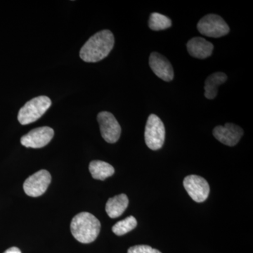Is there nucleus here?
<instances>
[{
	"instance_id": "obj_1",
	"label": "nucleus",
	"mask_w": 253,
	"mask_h": 253,
	"mask_svg": "<svg viewBox=\"0 0 253 253\" xmlns=\"http://www.w3.org/2000/svg\"><path fill=\"white\" fill-rule=\"evenodd\" d=\"M114 44V36L111 31L104 30L98 32L82 47L80 56L85 62H98L108 56Z\"/></svg>"
},
{
	"instance_id": "obj_2",
	"label": "nucleus",
	"mask_w": 253,
	"mask_h": 253,
	"mask_svg": "<svg viewBox=\"0 0 253 253\" xmlns=\"http://www.w3.org/2000/svg\"><path fill=\"white\" fill-rule=\"evenodd\" d=\"M101 230L99 219L91 213H79L73 218L71 231L73 237L82 244L94 242Z\"/></svg>"
},
{
	"instance_id": "obj_3",
	"label": "nucleus",
	"mask_w": 253,
	"mask_h": 253,
	"mask_svg": "<svg viewBox=\"0 0 253 253\" xmlns=\"http://www.w3.org/2000/svg\"><path fill=\"white\" fill-rule=\"evenodd\" d=\"M51 99L46 96H40L28 101L20 109L18 120L23 126L31 124L40 119L49 109Z\"/></svg>"
},
{
	"instance_id": "obj_4",
	"label": "nucleus",
	"mask_w": 253,
	"mask_h": 253,
	"mask_svg": "<svg viewBox=\"0 0 253 253\" xmlns=\"http://www.w3.org/2000/svg\"><path fill=\"white\" fill-rule=\"evenodd\" d=\"M145 141L150 149H161L166 139L164 124L156 115L151 114L148 118L144 133Z\"/></svg>"
},
{
	"instance_id": "obj_5",
	"label": "nucleus",
	"mask_w": 253,
	"mask_h": 253,
	"mask_svg": "<svg viewBox=\"0 0 253 253\" xmlns=\"http://www.w3.org/2000/svg\"><path fill=\"white\" fill-rule=\"evenodd\" d=\"M197 28L201 34L214 38L226 36L230 31L224 20L216 14H208L201 18Z\"/></svg>"
},
{
	"instance_id": "obj_6",
	"label": "nucleus",
	"mask_w": 253,
	"mask_h": 253,
	"mask_svg": "<svg viewBox=\"0 0 253 253\" xmlns=\"http://www.w3.org/2000/svg\"><path fill=\"white\" fill-rule=\"evenodd\" d=\"M101 136L106 142H117L121 134V126L112 113L108 111L100 112L97 116Z\"/></svg>"
},
{
	"instance_id": "obj_7",
	"label": "nucleus",
	"mask_w": 253,
	"mask_h": 253,
	"mask_svg": "<svg viewBox=\"0 0 253 253\" xmlns=\"http://www.w3.org/2000/svg\"><path fill=\"white\" fill-rule=\"evenodd\" d=\"M51 181L50 173L41 169L30 176L23 183L25 193L31 197H38L46 192Z\"/></svg>"
},
{
	"instance_id": "obj_8",
	"label": "nucleus",
	"mask_w": 253,
	"mask_h": 253,
	"mask_svg": "<svg viewBox=\"0 0 253 253\" xmlns=\"http://www.w3.org/2000/svg\"><path fill=\"white\" fill-rule=\"evenodd\" d=\"M54 135V131L49 126H41L32 129L21 139V144L26 148L41 149L46 146Z\"/></svg>"
},
{
	"instance_id": "obj_9",
	"label": "nucleus",
	"mask_w": 253,
	"mask_h": 253,
	"mask_svg": "<svg viewBox=\"0 0 253 253\" xmlns=\"http://www.w3.org/2000/svg\"><path fill=\"white\" fill-rule=\"evenodd\" d=\"M183 184L191 199L196 202H204L208 199L210 186L204 178L198 175L187 176Z\"/></svg>"
},
{
	"instance_id": "obj_10",
	"label": "nucleus",
	"mask_w": 253,
	"mask_h": 253,
	"mask_svg": "<svg viewBox=\"0 0 253 253\" xmlns=\"http://www.w3.org/2000/svg\"><path fill=\"white\" fill-rule=\"evenodd\" d=\"M213 135L223 144L229 146H236L244 135L241 126L233 123H226L224 126H217L213 129Z\"/></svg>"
},
{
	"instance_id": "obj_11",
	"label": "nucleus",
	"mask_w": 253,
	"mask_h": 253,
	"mask_svg": "<svg viewBox=\"0 0 253 253\" xmlns=\"http://www.w3.org/2000/svg\"><path fill=\"white\" fill-rule=\"evenodd\" d=\"M149 66L158 78L166 82L172 81L174 78V70L167 58L158 52L150 55Z\"/></svg>"
},
{
	"instance_id": "obj_12",
	"label": "nucleus",
	"mask_w": 253,
	"mask_h": 253,
	"mask_svg": "<svg viewBox=\"0 0 253 253\" xmlns=\"http://www.w3.org/2000/svg\"><path fill=\"white\" fill-rule=\"evenodd\" d=\"M186 46L189 54L199 59H205L211 56L214 49L212 43L199 37L190 40Z\"/></svg>"
},
{
	"instance_id": "obj_13",
	"label": "nucleus",
	"mask_w": 253,
	"mask_h": 253,
	"mask_svg": "<svg viewBox=\"0 0 253 253\" xmlns=\"http://www.w3.org/2000/svg\"><path fill=\"white\" fill-rule=\"evenodd\" d=\"M129 204V199L126 194H120L108 200L106 211L110 217H119L126 211Z\"/></svg>"
},
{
	"instance_id": "obj_14",
	"label": "nucleus",
	"mask_w": 253,
	"mask_h": 253,
	"mask_svg": "<svg viewBox=\"0 0 253 253\" xmlns=\"http://www.w3.org/2000/svg\"><path fill=\"white\" fill-rule=\"evenodd\" d=\"M227 76L225 73L217 72L211 75L205 82V96L208 99H214L217 96L218 87L225 83Z\"/></svg>"
},
{
	"instance_id": "obj_15",
	"label": "nucleus",
	"mask_w": 253,
	"mask_h": 253,
	"mask_svg": "<svg viewBox=\"0 0 253 253\" xmlns=\"http://www.w3.org/2000/svg\"><path fill=\"white\" fill-rule=\"evenodd\" d=\"M89 169L92 177L98 180H105L115 173L114 168L111 165L101 161H91Z\"/></svg>"
},
{
	"instance_id": "obj_16",
	"label": "nucleus",
	"mask_w": 253,
	"mask_h": 253,
	"mask_svg": "<svg viewBox=\"0 0 253 253\" xmlns=\"http://www.w3.org/2000/svg\"><path fill=\"white\" fill-rule=\"evenodd\" d=\"M149 26L152 31H163L172 26V21L168 16L154 12L150 16Z\"/></svg>"
},
{
	"instance_id": "obj_17",
	"label": "nucleus",
	"mask_w": 253,
	"mask_h": 253,
	"mask_svg": "<svg viewBox=\"0 0 253 253\" xmlns=\"http://www.w3.org/2000/svg\"><path fill=\"white\" fill-rule=\"evenodd\" d=\"M136 225H137V221L135 217L133 216H129L123 220L116 223L113 226L112 231L117 236H123L126 234V233L132 231Z\"/></svg>"
},
{
	"instance_id": "obj_18",
	"label": "nucleus",
	"mask_w": 253,
	"mask_h": 253,
	"mask_svg": "<svg viewBox=\"0 0 253 253\" xmlns=\"http://www.w3.org/2000/svg\"><path fill=\"white\" fill-rule=\"evenodd\" d=\"M127 253H161L158 250L152 249L151 246L140 245L129 248Z\"/></svg>"
},
{
	"instance_id": "obj_19",
	"label": "nucleus",
	"mask_w": 253,
	"mask_h": 253,
	"mask_svg": "<svg viewBox=\"0 0 253 253\" xmlns=\"http://www.w3.org/2000/svg\"><path fill=\"white\" fill-rule=\"evenodd\" d=\"M4 253H21V250L16 247L10 248L6 250Z\"/></svg>"
}]
</instances>
